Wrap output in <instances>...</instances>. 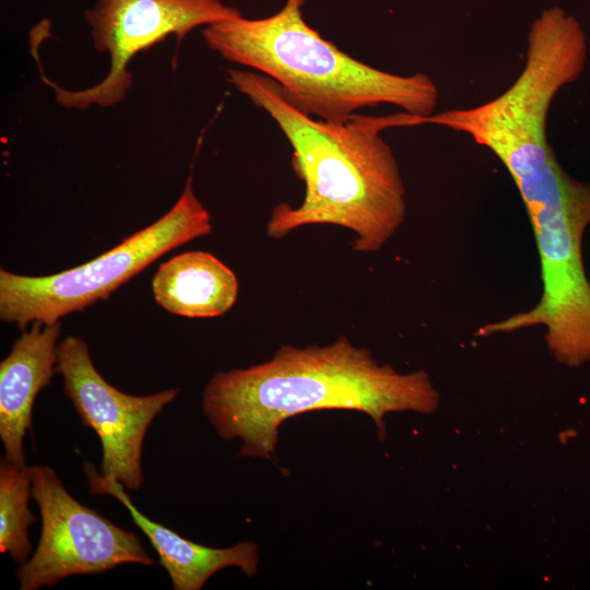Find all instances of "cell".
<instances>
[{
    "label": "cell",
    "instance_id": "cell-1",
    "mask_svg": "<svg viewBox=\"0 0 590 590\" xmlns=\"http://www.w3.org/2000/svg\"><path fill=\"white\" fill-rule=\"evenodd\" d=\"M228 81L278 123L292 149V166L305 184L297 206L280 203L267 224L271 238L317 224L350 229L354 250L379 251L405 219V188L397 158L380 132L422 123L408 113L385 117L354 114L341 123L295 107L270 76L231 69Z\"/></svg>",
    "mask_w": 590,
    "mask_h": 590
},
{
    "label": "cell",
    "instance_id": "cell-2",
    "mask_svg": "<svg viewBox=\"0 0 590 590\" xmlns=\"http://www.w3.org/2000/svg\"><path fill=\"white\" fill-rule=\"evenodd\" d=\"M439 394L423 371L401 374L341 335L328 345H282L267 362L220 371L202 392L203 413L225 440L239 439L240 457L269 459L279 427L316 410H354L369 415L385 437L390 412L433 413Z\"/></svg>",
    "mask_w": 590,
    "mask_h": 590
},
{
    "label": "cell",
    "instance_id": "cell-3",
    "mask_svg": "<svg viewBox=\"0 0 590 590\" xmlns=\"http://www.w3.org/2000/svg\"><path fill=\"white\" fill-rule=\"evenodd\" d=\"M304 2L286 0L264 19L239 15L208 25L204 42L224 59L270 76L295 107L327 122H344L378 104L397 106L422 123L434 115L438 88L428 75L385 72L341 51L307 25Z\"/></svg>",
    "mask_w": 590,
    "mask_h": 590
},
{
    "label": "cell",
    "instance_id": "cell-4",
    "mask_svg": "<svg viewBox=\"0 0 590 590\" xmlns=\"http://www.w3.org/2000/svg\"><path fill=\"white\" fill-rule=\"evenodd\" d=\"M211 231L210 213L194 194L189 177L167 213L88 262L45 276L1 268L0 319L21 329L35 321L55 323L107 299L163 255Z\"/></svg>",
    "mask_w": 590,
    "mask_h": 590
},
{
    "label": "cell",
    "instance_id": "cell-5",
    "mask_svg": "<svg viewBox=\"0 0 590 590\" xmlns=\"http://www.w3.org/2000/svg\"><path fill=\"white\" fill-rule=\"evenodd\" d=\"M32 497L40 512V536L20 565L21 590L52 587L74 575L99 574L123 564L154 563L137 534L80 504L47 465H31Z\"/></svg>",
    "mask_w": 590,
    "mask_h": 590
},
{
    "label": "cell",
    "instance_id": "cell-6",
    "mask_svg": "<svg viewBox=\"0 0 590 590\" xmlns=\"http://www.w3.org/2000/svg\"><path fill=\"white\" fill-rule=\"evenodd\" d=\"M240 12L223 0H97L83 13L94 48L108 52L110 69L97 84L80 91L62 88L43 80L66 108L85 109L92 105L110 107L122 102L132 86L131 59L140 51L174 35L177 45L193 28L237 17Z\"/></svg>",
    "mask_w": 590,
    "mask_h": 590
},
{
    "label": "cell",
    "instance_id": "cell-7",
    "mask_svg": "<svg viewBox=\"0 0 590 590\" xmlns=\"http://www.w3.org/2000/svg\"><path fill=\"white\" fill-rule=\"evenodd\" d=\"M55 371L83 424L101 440V474L125 489L138 491L144 481L142 449L149 426L179 390L148 396L118 390L96 370L86 342L76 335L59 342Z\"/></svg>",
    "mask_w": 590,
    "mask_h": 590
},
{
    "label": "cell",
    "instance_id": "cell-8",
    "mask_svg": "<svg viewBox=\"0 0 590 590\" xmlns=\"http://www.w3.org/2000/svg\"><path fill=\"white\" fill-rule=\"evenodd\" d=\"M84 472L92 493L110 495L129 511L135 526L156 551L175 590H200L216 571L231 566L238 567L247 577L257 575L260 555L255 542L245 541L229 547L214 548L187 540L143 515L125 487L105 479L92 463L84 464Z\"/></svg>",
    "mask_w": 590,
    "mask_h": 590
},
{
    "label": "cell",
    "instance_id": "cell-9",
    "mask_svg": "<svg viewBox=\"0 0 590 590\" xmlns=\"http://www.w3.org/2000/svg\"><path fill=\"white\" fill-rule=\"evenodd\" d=\"M60 331V321L33 322L0 363V438L4 458L14 463L25 464L23 440L32 429L35 398L56 374Z\"/></svg>",
    "mask_w": 590,
    "mask_h": 590
},
{
    "label": "cell",
    "instance_id": "cell-10",
    "mask_svg": "<svg viewBox=\"0 0 590 590\" xmlns=\"http://www.w3.org/2000/svg\"><path fill=\"white\" fill-rule=\"evenodd\" d=\"M235 273L212 253L192 250L162 263L152 280L155 302L189 318L224 315L238 296Z\"/></svg>",
    "mask_w": 590,
    "mask_h": 590
},
{
    "label": "cell",
    "instance_id": "cell-11",
    "mask_svg": "<svg viewBox=\"0 0 590 590\" xmlns=\"http://www.w3.org/2000/svg\"><path fill=\"white\" fill-rule=\"evenodd\" d=\"M32 496L30 467L8 459L0 462V552L9 553L17 564L32 551L28 528L36 518L28 508Z\"/></svg>",
    "mask_w": 590,
    "mask_h": 590
}]
</instances>
